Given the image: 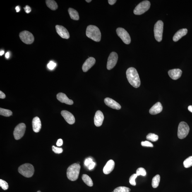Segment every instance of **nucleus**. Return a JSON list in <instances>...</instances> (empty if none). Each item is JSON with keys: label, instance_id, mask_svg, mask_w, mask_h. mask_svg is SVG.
Returning <instances> with one entry per match:
<instances>
[{"label": "nucleus", "instance_id": "1", "mask_svg": "<svg viewBox=\"0 0 192 192\" xmlns=\"http://www.w3.org/2000/svg\"><path fill=\"white\" fill-rule=\"evenodd\" d=\"M126 77L128 82L134 88H138L140 85V81L138 71L135 68L130 67L127 70Z\"/></svg>", "mask_w": 192, "mask_h": 192}, {"label": "nucleus", "instance_id": "2", "mask_svg": "<svg viewBox=\"0 0 192 192\" xmlns=\"http://www.w3.org/2000/svg\"><path fill=\"white\" fill-rule=\"evenodd\" d=\"M86 34L87 37L96 42L101 40V34L100 30L95 25H90L87 27Z\"/></svg>", "mask_w": 192, "mask_h": 192}, {"label": "nucleus", "instance_id": "3", "mask_svg": "<svg viewBox=\"0 0 192 192\" xmlns=\"http://www.w3.org/2000/svg\"><path fill=\"white\" fill-rule=\"evenodd\" d=\"M80 166V164H72L67 169V176L68 179L72 181H76L79 176Z\"/></svg>", "mask_w": 192, "mask_h": 192}, {"label": "nucleus", "instance_id": "4", "mask_svg": "<svg viewBox=\"0 0 192 192\" xmlns=\"http://www.w3.org/2000/svg\"><path fill=\"white\" fill-rule=\"evenodd\" d=\"M18 171L20 173L27 178H30L33 176L34 169L31 164L26 163L20 166L18 168Z\"/></svg>", "mask_w": 192, "mask_h": 192}, {"label": "nucleus", "instance_id": "5", "mask_svg": "<svg viewBox=\"0 0 192 192\" xmlns=\"http://www.w3.org/2000/svg\"><path fill=\"white\" fill-rule=\"evenodd\" d=\"M150 6V3L148 1H145L140 2L134 10L133 13L136 15H140L148 11Z\"/></svg>", "mask_w": 192, "mask_h": 192}, {"label": "nucleus", "instance_id": "6", "mask_svg": "<svg viewBox=\"0 0 192 192\" xmlns=\"http://www.w3.org/2000/svg\"><path fill=\"white\" fill-rule=\"evenodd\" d=\"M190 131V128L187 123L181 122L178 126V136L180 139H183L187 136Z\"/></svg>", "mask_w": 192, "mask_h": 192}, {"label": "nucleus", "instance_id": "7", "mask_svg": "<svg viewBox=\"0 0 192 192\" xmlns=\"http://www.w3.org/2000/svg\"><path fill=\"white\" fill-rule=\"evenodd\" d=\"M163 23L161 20H159L155 23L154 27V34L155 40L158 42H160L162 40Z\"/></svg>", "mask_w": 192, "mask_h": 192}, {"label": "nucleus", "instance_id": "8", "mask_svg": "<svg viewBox=\"0 0 192 192\" xmlns=\"http://www.w3.org/2000/svg\"><path fill=\"white\" fill-rule=\"evenodd\" d=\"M116 31L118 36L120 38L125 44H128L131 43V37L129 34L125 29L119 27L116 29Z\"/></svg>", "mask_w": 192, "mask_h": 192}, {"label": "nucleus", "instance_id": "9", "mask_svg": "<svg viewBox=\"0 0 192 192\" xmlns=\"http://www.w3.org/2000/svg\"><path fill=\"white\" fill-rule=\"evenodd\" d=\"M21 40L25 44H31L34 41V37L32 34L27 31H24L19 34Z\"/></svg>", "mask_w": 192, "mask_h": 192}, {"label": "nucleus", "instance_id": "10", "mask_svg": "<svg viewBox=\"0 0 192 192\" xmlns=\"http://www.w3.org/2000/svg\"><path fill=\"white\" fill-rule=\"evenodd\" d=\"M26 130V125L24 123H20L15 128L14 131V136L16 140H20L24 135Z\"/></svg>", "mask_w": 192, "mask_h": 192}, {"label": "nucleus", "instance_id": "11", "mask_svg": "<svg viewBox=\"0 0 192 192\" xmlns=\"http://www.w3.org/2000/svg\"><path fill=\"white\" fill-rule=\"evenodd\" d=\"M118 59V55L115 52L111 53L107 60V68L108 70L112 69L116 66Z\"/></svg>", "mask_w": 192, "mask_h": 192}, {"label": "nucleus", "instance_id": "12", "mask_svg": "<svg viewBox=\"0 0 192 192\" xmlns=\"http://www.w3.org/2000/svg\"><path fill=\"white\" fill-rule=\"evenodd\" d=\"M57 32L63 39H68L70 37L68 31L64 27L61 25H57L56 26Z\"/></svg>", "mask_w": 192, "mask_h": 192}, {"label": "nucleus", "instance_id": "13", "mask_svg": "<svg viewBox=\"0 0 192 192\" xmlns=\"http://www.w3.org/2000/svg\"><path fill=\"white\" fill-rule=\"evenodd\" d=\"M61 114L65 120L69 124L72 125L75 123V119L74 116L69 111L63 110L61 111Z\"/></svg>", "mask_w": 192, "mask_h": 192}, {"label": "nucleus", "instance_id": "14", "mask_svg": "<svg viewBox=\"0 0 192 192\" xmlns=\"http://www.w3.org/2000/svg\"><path fill=\"white\" fill-rule=\"evenodd\" d=\"M95 59L92 57H90L87 59L84 63L82 66V70L85 72L90 69L95 64Z\"/></svg>", "mask_w": 192, "mask_h": 192}, {"label": "nucleus", "instance_id": "15", "mask_svg": "<svg viewBox=\"0 0 192 192\" xmlns=\"http://www.w3.org/2000/svg\"><path fill=\"white\" fill-rule=\"evenodd\" d=\"M104 120V116L102 111H97L94 118V122L95 125L97 127L102 126Z\"/></svg>", "mask_w": 192, "mask_h": 192}, {"label": "nucleus", "instance_id": "16", "mask_svg": "<svg viewBox=\"0 0 192 192\" xmlns=\"http://www.w3.org/2000/svg\"><path fill=\"white\" fill-rule=\"evenodd\" d=\"M104 102L106 105L113 109L120 110L121 108V106L117 102L112 99L107 97L104 99Z\"/></svg>", "mask_w": 192, "mask_h": 192}, {"label": "nucleus", "instance_id": "17", "mask_svg": "<svg viewBox=\"0 0 192 192\" xmlns=\"http://www.w3.org/2000/svg\"><path fill=\"white\" fill-rule=\"evenodd\" d=\"M57 98L62 103H64L69 105H72L73 104V101L68 98L66 94L62 92H60L57 94Z\"/></svg>", "mask_w": 192, "mask_h": 192}, {"label": "nucleus", "instance_id": "18", "mask_svg": "<svg viewBox=\"0 0 192 192\" xmlns=\"http://www.w3.org/2000/svg\"><path fill=\"white\" fill-rule=\"evenodd\" d=\"M32 128L36 133H39L42 128V123L40 118L38 117H34L32 121Z\"/></svg>", "mask_w": 192, "mask_h": 192}, {"label": "nucleus", "instance_id": "19", "mask_svg": "<svg viewBox=\"0 0 192 192\" xmlns=\"http://www.w3.org/2000/svg\"><path fill=\"white\" fill-rule=\"evenodd\" d=\"M168 73L172 79L175 80L181 77L182 71L179 69H175L169 70Z\"/></svg>", "mask_w": 192, "mask_h": 192}, {"label": "nucleus", "instance_id": "20", "mask_svg": "<svg viewBox=\"0 0 192 192\" xmlns=\"http://www.w3.org/2000/svg\"><path fill=\"white\" fill-rule=\"evenodd\" d=\"M115 164L114 161L112 159L108 161L103 170L104 173L105 174L110 173L114 169Z\"/></svg>", "mask_w": 192, "mask_h": 192}, {"label": "nucleus", "instance_id": "21", "mask_svg": "<svg viewBox=\"0 0 192 192\" xmlns=\"http://www.w3.org/2000/svg\"><path fill=\"white\" fill-rule=\"evenodd\" d=\"M163 107L160 102H158L151 108L149 112L151 115H156L162 112Z\"/></svg>", "mask_w": 192, "mask_h": 192}, {"label": "nucleus", "instance_id": "22", "mask_svg": "<svg viewBox=\"0 0 192 192\" xmlns=\"http://www.w3.org/2000/svg\"><path fill=\"white\" fill-rule=\"evenodd\" d=\"M187 33L188 30L186 29H183L178 31L173 37V40L174 42H178L182 37L186 35Z\"/></svg>", "mask_w": 192, "mask_h": 192}, {"label": "nucleus", "instance_id": "23", "mask_svg": "<svg viewBox=\"0 0 192 192\" xmlns=\"http://www.w3.org/2000/svg\"><path fill=\"white\" fill-rule=\"evenodd\" d=\"M70 17L72 19L75 20H79L80 17L78 11L73 8H69L68 10Z\"/></svg>", "mask_w": 192, "mask_h": 192}, {"label": "nucleus", "instance_id": "24", "mask_svg": "<svg viewBox=\"0 0 192 192\" xmlns=\"http://www.w3.org/2000/svg\"><path fill=\"white\" fill-rule=\"evenodd\" d=\"M46 5L50 9L55 11L58 7L57 3L54 0H47L46 1Z\"/></svg>", "mask_w": 192, "mask_h": 192}, {"label": "nucleus", "instance_id": "25", "mask_svg": "<svg viewBox=\"0 0 192 192\" xmlns=\"http://www.w3.org/2000/svg\"><path fill=\"white\" fill-rule=\"evenodd\" d=\"M82 179L84 182L87 186L92 187L93 186V183L91 178L87 174H83L82 176Z\"/></svg>", "mask_w": 192, "mask_h": 192}, {"label": "nucleus", "instance_id": "26", "mask_svg": "<svg viewBox=\"0 0 192 192\" xmlns=\"http://www.w3.org/2000/svg\"><path fill=\"white\" fill-rule=\"evenodd\" d=\"M160 181V176L159 175H157L153 178L152 185L153 188H157L158 186Z\"/></svg>", "mask_w": 192, "mask_h": 192}, {"label": "nucleus", "instance_id": "27", "mask_svg": "<svg viewBox=\"0 0 192 192\" xmlns=\"http://www.w3.org/2000/svg\"><path fill=\"white\" fill-rule=\"evenodd\" d=\"M0 115L1 116L9 117L12 115V112L9 110L0 108Z\"/></svg>", "mask_w": 192, "mask_h": 192}, {"label": "nucleus", "instance_id": "28", "mask_svg": "<svg viewBox=\"0 0 192 192\" xmlns=\"http://www.w3.org/2000/svg\"><path fill=\"white\" fill-rule=\"evenodd\" d=\"M146 139L152 142L157 141L158 139V136L154 133H150L146 136Z\"/></svg>", "mask_w": 192, "mask_h": 192}, {"label": "nucleus", "instance_id": "29", "mask_svg": "<svg viewBox=\"0 0 192 192\" xmlns=\"http://www.w3.org/2000/svg\"><path fill=\"white\" fill-rule=\"evenodd\" d=\"M183 165L186 168H188L192 166V156L186 159L183 162Z\"/></svg>", "mask_w": 192, "mask_h": 192}, {"label": "nucleus", "instance_id": "30", "mask_svg": "<svg viewBox=\"0 0 192 192\" xmlns=\"http://www.w3.org/2000/svg\"><path fill=\"white\" fill-rule=\"evenodd\" d=\"M131 189L130 188L125 186H120L115 188L114 192H130Z\"/></svg>", "mask_w": 192, "mask_h": 192}, {"label": "nucleus", "instance_id": "31", "mask_svg": "<svg viewBox=\"0 0 192 192\" xmlns=\"http://www.w3.org/2000/svg\"><path fill=\"white\" fill-rule=\"evenodd\" d=\"M136 174L138 176H145L146 175V171L143 168H139L136 171Z\"/></svg>", "mask_w": 192, "mask_h": 192}, {"label": "nucleus", "instance_id": "32", "mask_svg": "<svg viewBox=\"0 0 192 192\" xmlns=\"http://www.w3.org/2000/svg\"><path fill=\"white\" fill-rule=\"evenodd\" d=\"M138 176L136 174H134L130 176L129 179V182L130 184L132 186H135L136 185V181L135 179Z\"/></svg>", "mask_w": 192, "mask_h": 192}, {"label": "nucleus", "instance_id": "33", "mask_svg": "<svg viewBox=\"0 0 192 192\" xmlns=\"http://www.w3.org/2000/svg\"><path fill=\"white\" fill-rule=\"evenodd\" d=\"M0 186L4 190H7L9 187L8 183L2 179L0 180Z\"/></svg>", "mask_w": 192, "mask_h": 192}, {"label": "nucleus", "instance_id": "34", "mask_svg": "<svg viewBox=\"0 0 192 192\" xmlns=\"http://www.w3.org/2000/svg\"><path fill=\"white\" fill-rule=\"evenodd\" d=\"M53 151L56 154H60L62 153L63 150L62 148H59L53 145L52 147Z\"/></svg>", "mask_w": 192, "mask_h": 192}, {"label": "nucleus", "instance_id": "35", "mask_svg": "<svg viewBox=\"0 0 192 192\" xmlns=\"http://www.w3.org/2000/svg\"><path fill=\"white\" fill-rule=\"evenodd\" d=\"M141 145L142 146L148 147H153V145L150 142L147 141H142L141 143Z\"/></svg>", "mask_w": 192, "mask_h": 192}, {"label": "nucleus", "instance_id": "36", "mask_svg": "<svg viewBox=\"0 0 192 192\" xmlns=\"http://www.w3.org/2000/svg\"><path fill=\"white\" fill-rule=\"evenodd\" d=\"M56 66V64L52 61H51L47 64L48 68L49 69L52 70L54 69Z\"/></svg>", "mask_w": 192, "mask_h": 192}, {"label": "nucleus", "instance_id": "37", "mask_svg": "<svg viewBox=\"0 0 192 192\" xmlns=\"http://www.w3.org/2000/svg\"><path fill=\"white\" fill-rule=\"evenodd\" d=\"M92 162H93V161H92V159L90 158H89L85 159V165L87 167H89V166L90 165V164Z\"/></svg>", "mask_w": 192, "mask_h": 192}, {"label": "nucleus", "instance_id": "38", "mask_svg": "<svg viewBox=\"0 0 192 192\" xmlns=\"http://www.w3.org/2000/svg\"><path fill=\"white\" fill-rule=\"evenodd\" d=\"M24 9L26 12L27 14L30 13L32 11L31 8L28 6H26Z\"/></svg>", "mask_w": 192, "mask_h": 192}, {"label": "nucleus", "instance_id": "39", "mask_svg": "<svg viewBox=\"0 0 192 192\" xmlns=\"http://www.w3.org/2000/svg\"><path fill=\"white\" fill-rule=\"evenodd\" d=\"M63 143V140L61 139H59L57 142L56 145L57 146H61L62 145Z\"/></svg>", "mask_w": 192, "mask_h": 192}, {"label": "nucleus", "instance_id": "40", "mask_svg": "<svg viewBox=\"0 0 192 192\" xmlns=\"http://www.w3.org/2000/svg\"><path fill=\"white\" fill-rule=\"evenodd\" d=\"M95 163L94 162H92L91 164H90V165L88 167V169L89 170H91L92 169L94 168V167H95Z\"/></svg>", "mask_w": 192, "mask_h": 192}, {"label": "nucleus", "instance_id": "41", "mask_svg": "<svg viewBox=\"0 0 192 192\" xmlns=\"http://www.w3.org/2000/svg\"><path fill=\"white\" fill-rule=\"evenodd\" d=\"M6 97V95L1 91H0V98L4 99Z\"/></svg>", "mask_w": 192, "mask_h": 192}, {"label": "nucleus", "instance_id": "42", "mask_svg": "<svg viewBox=\"0 0 192 192\" xmlns=\"http://www.w3.org/2000/svg\"><path fill=\"white\" fill-rule=\"evenodd\" d=\"M117 1L116 0H109L108 1L109 4L111 5H114Z\"/></svg>", "mask_w": 192, "mask_h": 192}, {"label": "nucleus", "instance_id": "43", "mask_svg": "<svg viewBox=\"0 0 192 192\" xmlns=\"http://www.w3.org/2000/svg\"><path fill=\"white\" fill-rule=\"evenodd\" d=\"M188 110H189L190 112H192V106L190 105L188 106Z\"/></svg>", "mask_w": 192, "mask_h": 192}, {"label": "nucleus", "instance_id": "44", "mask_svg": "<svg viewBox=\"0 0 192 192\" xmlns=\"http://www.w3.org/2000/svg\"><path fill=\"white\" fill-rule=\"evenodd\" d=\"M15 9H16L17 12H19L20 11V10L19 7V6H16V7L15 8Z\"/></svg>", "mask_w": 192, "mask_h": 192}, {"label": "nucleus", "instance_id": "45", "mask_svg": "<svg viewBox=\"0 0 192 192\" xmlns=\"http://www.w3.org/2000/svg\"><path fill=\"white\" fill-rule=\"evenodd\" d=\"M6 57L7 59H8L9 57V52H7L6 53Z\"/></svg>", "mask_w": 192, "mask_h": 192}, {"label": "nucleus", "instance_id": "46", "mask_svg": "<svg viewBox=\"0 0 192 192\" xmlns=\"http://www.w3.org/2000/svg\"><path fill=\"white\" fill-rule=\"evenodd\" d=\"M4 51H1V52H0V55H1V56L3 55L4 54Z\"/></svg>", "mask_w": 192, "mask_h": 192}, {"label": "nucleus", "instance_id": "47", "mask_svg": "<svg viewBox=\"0 0 192 192\" xmlns=\"http://www.w3.org/2000/svg\"><path fill=\"white\" fill-rule=\"evenodd\" d=\"M92 0H86L85 1H86L87 2L90 3L91 1H92Z\"/></svg>", "mask_w": 192, "mask_h": 192}, {"label": "nucleus", "instance_id": "48", "mask_svg": "<svg viewBox=\"0 0 192 192\" xmlns=\"http://www.w3.org/2000/svg\"><path fill=\"white\" fill-rule=\"evenodd\" d=\"M37 192H41L40 191H38Z\"/></svg>", "mask_w": 192, "mask_h": 192}]
</instances>
